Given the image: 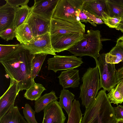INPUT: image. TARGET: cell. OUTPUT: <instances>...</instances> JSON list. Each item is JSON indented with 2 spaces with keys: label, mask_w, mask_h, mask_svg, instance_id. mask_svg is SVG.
<instances>
[{
  "label": "cell",
  "mask_w": 123,
  "mask_h": 123,
  "mask_svg": "<svg viewBox=\"0 0 123 123\" xmlns=\"http://www.w3.org/2000/svg\"><path fill=\"white\" fill-rule=\"evenodd\" d=\"M83 10L80 12L79 15V17L80 22H85L86 23L88 22L93 26H96V24L92 21L86 16L83 12Z\"/></svg>",
  "instance_id": "cell-36"
},
{
  "label": "cell",
  "mask_w": 123,
  "mask_h": 123,
  "mask_svg": "<svg viewBox=\"0 0 123 123\" xmlns=\"http://www.w3.org/2000/svg\"><path fill=\"white\" fill-rule=\"evenodd\" d=\"M83 9L101 19L106 25L109 16L106 0H84Z\"/></svg>",
  "instance_id": "cell-15"
},
{
  "label": "cell",
  "mask_w": 123,
  "mask_h": 123,
  "mask_svg": "<svg viewBox=\"0 0 123 123\" xmlns=\"http://www.w3.org/2000/svg\"><path fill=\"white\" fill-rule=\"evenodd\" d=\"M75 95L68 90L63 89L61 91L59 104L62 108L66 111L68 116L71 110L72 101Z\"/></svg>",
  "instance_id": "cell-21"
},
{
  "label": "cell",
  "mask_w": 123,
  "mask_h": 123,
  "mask_svg": "<svg viewBox=\"0 0 123 123\" xmlns=\"http://www.w3.org/2000/svg\"><path fill=\"white\" fill-rule=\"evenodd\" d=\"M0 123H28L20 114L18 107L14 106L1 119Z\"/></svg>",
  "instance_id": "cell-18"
},
{
  "label": "cell",
  "mask_w": 123,
  "mask_h": 123,
  "mask_svg": "<svg viewBox=\"0 0 123 123\" xmlns=\"http://www.w3.org/2000/svg\"><path fill=\"white\" fill-rule=\"evenodd\" d=\"M105 53L99 54L96 65L98 67L101 88L109 92L117 84L115 64L107 63L105 59Z\"/></svg>",
  "instance_id": "cell-6"
},
{
  "label": "cell",
  "mask_w": 123,
  "mask_h": 123,
  "mask_svg": "<svg viewBox=\"0 0 123 123\" xmlns=\"http://www.w3.org/2000/svg\"><path fill=\"white\" fill-rule=\"evenodd\" d=\"M108 16L123 18V0H106Z\"/></svg>",
  "instance_id": "cell-20"
},
{
  "label": "cell",
  "mask_w": 123,
  "mask_h": 123,
  "mask_svg": "<svg viewBox=\"0 0 123 123\" xmlns=\"http://www.w3.org/2000/svg\"><path fill=\"white\" fill-rule=\"evenodd\" d=\"M85 25L81 22L74 23L57 18L51 20L50 35H61L70 33H85Z\"/></svg>",
  "instance_id": "cell-9"
},
{
  "label": "cell",
  "mask_w": 123,
  "mask_h": 123,
  "mask_svg": "<svg viewBox=\"0 0 123 123\" xmlns=\"http://www.w3.org/2000/svg\"><path fill=\"white\" fill-rule=\"evenodd\" d=\"M15 9L8 3L0 7V32L12 27Z\"/></svg>",
  "instance_id": "cell-17"
},
{
  "label": "cell",
  "mask_w": 123,
  "mask_h": 123,
  "mask_svg": "<svg viewBox=\"0 0 123 123\" xmlns=\"http://www.w3.org/2000/svg\"><path fill=\"white\" fill-rule=\"evenodd\" d=\"M15 37L21 44L30 43L34 37L27 23H25L16 28Z\"/></svg>",
  "instance_id": "cell-19"
},
{
  "label": "cell",
  "mask_w": 123,
  "mask_h": 123,
  "mask_svg": "<svg viewBox=\"0 0 123 123\" xmlns=\"http://www.w3.org/2000/svg\"><path fill=\"white\" fill-rule=\"evenodd\" d=\"M107 95L111 103H113L117 105L123 102V97L122 95L114 88H112Z\"/></svg>",
  "instance_id": "cell-29"
},
{
  "label": "cell",
  "mask_w": 123,
  "mask_h": 123,
  "mask_svg": "<svg viewBox=\"0 0 123 123\" xmlns=\"http://www.w3.org/2000/svg\"><path fill=\"white\" fill-rule=\"evenodd\" d=\"M114 107L107 98L106 91L101 90L87 107L81 123H117Z\"/></svg>",
  "instance_id": "cell-2"
},
{
  "label": "cell",
  "mask_w": 123,
  "mask_h": 123,
  "mask_svg": "<svg viewBox=\"0 0 123 123\" xmlns=\"http://www.w3.org/2000/svg\"><path fill=\"white\" fill-rule=\"evenodd\" d=\"M11 6L16 9L19 7L20 6H23L27 5L29 0H5Z\"/></svg>",
  "instance_id": "cell-32"
},
{
  "label": "cell",
  "mask_w": 123,
  "mask_h": 123,
  "mask_svg": "<svg viewBox=\"0 0 123 123\" xmlns=\"http://www.w3.org/2000/svg\"><path fill=\"white\" fill-rule=\"evenodd\" d=\"M116 45L123 47V35L119 37L117 40Z\"/></svg>",
  "instance_id": "cell-39"
},
{
  "label": "cell",
  "mask_w": 123,
  "mask_h": 123,
  "mask_svg": "<svg viewBox=\"0 0 123 123\" xmlns=\"http://www.w3.org/2000/svg\"><path fill=\"white\" fill-rule=\"evenodd\" d=\"M82 80L83 83L80 87L79 97L82 105L86 108L96 98L101 88L97 65L93 68H89L83 75Z\"/></svg>",
  "instance_id": "cell-4"
},
{
  "label": "cell",
  "mask_w": 123,
  "mask_h": 123,
  "mask_svg": "<svg viewBox=\"0 0 123 123\" xmlns=\"http://www.w3.org/2000/svg\"><path fill=\"white\" fill-rule=\"evenodd\" d=\"M116 76L117 84L123 83V66L116 70Z\"/></svg>",
  "instance_id": "cell-37"
},
{
  "label": "cell",
  "mask_w": 123,
  "mask_h": 123,
  "mask_svg": "<svg viewBox=\"0 0 123 123\" xmlns=\"http://www.w3.org/2000/svg\"><path fill=\"white\" fill-rule=\"evenodd\" d=\"M122 20L121 18H117L108 17L107 20L106 25L109 27L116 28Z\"/></svg>",
  "instance_id": "cell-33"
},
{
  "label": "cell",
  "mask_w": 123,
  "mask_h": 123,
  "mask_svg": "<svg viewBox=\"0 0 123 123\" xmlns=\"http://www.w3.org/2000/svg\"><path fill=\"white\" fill-rule=\"evenodd\" d=\"M83 10L86 16L94 23L97 24H101L104 23L103 21L100 18L97 17L87 11L84 9Z\"/></svg>",
  "instance_id": "cell-35"
},
{
  "label": "cell",
  "mask_w": 123,
  "mask_h": 123,
  "mask_svg": "<svg viewBox=\"0 0 123 123\" xmlns=\"http://www.w3.org/2000/svg\"><path fill=\"white\" fill-rule=\"evenodd\" d=\"M80 33L50 35L52 46L56 52L68 50L84 38Z\"/></svg>",
  "instance_id": "cell-10"
},
{
  "label": "cell",
  "mask_w": 123,
  "mask_h": 123,
  "mask_svg": "<svg viewBox=\"0 0 123 123\" xmlns=\"http://www.w3.org/2000/svg\"><path fill=\"white\" fill-rule=\"evenodd\" d=\"M34 55L21 45L0 59L7 75L10 79L17 82L18 92L28 89L35 83L32 76L31 63Z\"/></svg>",
  "instance_id": "cell-1"
},
{
  "label": "cell",
  "mask_w": 123,
  "mask_h": 123,
  "mask_svg": "<svg viewBox=\"0 0 123 123\" xmlns=\"http://www.w3.org/2000/svg\"><path fill=\"white\" fill-rule=\"evenodd\" d=\"M58 99V98L54 91L46 93L35 101L34 106L35 111L37 113H39L43 110L51 102L57 101Z\"/></svg>",
  "instance_id": "cell-22"
},
{
  "label": "cell",
  "mask_w": 123,
  "mask_h": 123,
  "mask_svg": "<svg viewBox=\"0 0 123 123\" xmlns=\"http://www.w3.org/2000/svg\"><path fill=\"white\" fill-rule=\"evenodd\" d=\"M84 0H59L52 18L77 23L81 22L79 16L83 9Z\"/></svg>",
  "instance_id": "cell-5"
},
{
  "label": "cell",
  "mask_w": 123,
  "mask_h": 123,
  "mask_svg": "<svg viewBox=\"0 0 123 123\" xmlns=\"http://www.w3.org/2000/svg\"><path fill=\"white\" fill-rule=\"evenodd\" d=\"M101 35L98 30H88L83 34L84 38L68 50L75 56H88L98 60L100 51L102 49Z\"/></svg>",
  "instance_id": "cell-3"
},
{
  "label": "cell",
  "mask_w": 123,
  "mask_h": 123,
  "mask_svg": "<svg viewBox=\"0 0 123 123\" xmlns=\"http://www.w3.org/2000/svg\"><path fill=\"white\" fill-rule=\"evenodd\" d=\"M21 44L0 45V59L5 57L17 49Z\"/></svg>",
  "instance_id": "cell-30"
},
{
  "label": "cell",
  "mask_w": 123,
  "mask_h": 123,
  "mask_svg": "<svg viewBox=\"0 0 123 123\" xmlns=\"http://www.w3.org/2000/svg\"><path fill=\"white\" fill-rule=\"evenodd\" d=\"M24 117L28 123H38L35 118L36 113L29 105L26 103L23 109Z\"/></svg>",
  "instance_id": "cell-28"
},
{
  "label": "cell",
  "mask_w": 123,
  "mask_h": 123,
  "mask_svg": "<svg viewBox=\"0 0 123 123\" xmlns=\"http://www.w3.org/2000/svg\"><path fill=\"white\" fill-rule=\"evenodd\" d=\"M46 89L42 84L35 83L26 90L24 96L26 99L32 101H36L39 98L43 92Z\"/></svg>",
  "instance_id": "cell-25"
},
{
  "label": "cell",
  "mask_w": 123,
  "mask_h": 123,
  "mask_svg": "<svg viewBox=\"0 0 123 123\" xmlns=\"http://www.w3.org/2000/svg\"><path fill=\"white\" fill-rule=\"evenodd\" d=\"M115 29L117 30L123 32V18L122 19L118 26Z\"/></svg>",
  "instance_id": "cell-40"
},
{
  "label": "cell",
  "mask_w": 123,
  "mask_h": 123,
  "mask_svg": "<svg viewBox=\"0 0 123 123\" xmlns=\"http://www.w3.org/2000/svg\"><path fill=\"white\" fill-rule=\"evenodd\" d=\"M18 93L17 82L10 79V83L8 88L0 97V119L14 106L15 99Z\"/></svg>",
  "instance_id": "cell-12"
},
{
  "label": "cell",
  "mask_w": 123,
  "mask_h": 123,
  "mask_svg": "<svg viewBox=\"0 0 123 123\" xmlns=\"http://www.w3.org/2000/svg\"><path fill=\"white\" fill-rule=\"evenodd\" d=\"M43 110L42 123H64L66 117L57 101L51 102Z\"/></svg>",
  "instance_id": "cell-13"
},
{
  "label": "cell",
  "mask_w": 123,
  "mask_h": 123,
  "mask_svg": "<svg viewBox=\"0 0 123 123\" xmlns=\"http://www.w3.org/2000/svg\"><path fill=\"white\" fill-rule=\"evenodd\" d=\"M31 12V7L27 5L20 6L15 9L13 27L17 28L25 22Z\"/></svg>",
  "instance_id": "cell-24"
},
{
  "label": "cell",
  "mask_w": 123,
  "mask_h": 123,
  "mask_svg": "<svg viewBox=\"0 0 123 123\" xmlns=\"http://www.w3.org/2000/svg\"><path fill=\"white\" fill-rule=\"evenodd\" d=\"M47 55L44 54L34 55L31 63L32 76L33 80L39 74Z\"/></svg>",
  "instance_id": "cell-27"
},
{
  "label": "cell",
  "mask_w": 123,
  "mask_h": 123,
  "mask_svg": "<svg viewBox=\"0 0 123 123\" xmlns=\"http://www.w3.org/2000/svg\"><path fill=\"white\" fill-rule=\"evenodd\" d=\"M21 45L31 55L44 54L56 55L51 44L49 32L34 37L29 43Z\"/></svg>",
  "instance_id": "cell-7"
},
{
  "label": "cell",
  "mask_w": 123,
  "mask_h": 123,
  "mask_svg": "<svg viewBox=\"0 0 123 123\" xmlns=\"http://www.w3.org/2000/svg\"><path fill=\"white\" fill-rule=\"evenodd\" d=\"M105 59L107 63L110 64L123 62V47L116 45L109 52L105 54Z\"/></svg>",
  "instance_id": "cell-23"
},
{
  "label": "cell",
  "mask_w": 123,
  "mask_h": 123,
  "mask_svg": "<svg viewBox=\"0 0 123 123\" xmlns=\"http://www.w3.org/2000/svg\"><path fill=\"white\" fill-rule=\"evenodd\" d=\"M115 116L118 120L123 121V106L119 105L114 107Z\"/></svg>",
  "instance_id": "cell-34"
},
{
  "label": "cell",
  "mask_w": 123,
  "mask_h": 123,
  "mask_svg": "<svg viewBox=\"0 0 123 123\" xmlns=\"http://www.w3.org/2000/svg\"><path fill=\"white\" fill-rule=\"evenodd\" d=\"M48 69L56 73L58 71L66 70L79 67L83 63L82 59L74 55L61 56L56 55L47 60Z\"/></svg>",
  "instance_id": "cell-8"
},
{
  "label": "cell",
  "mask_w": 123,
  "mask_h": 123,
  "mask_svg": "<svg viewBox=\"0 0 123 123\" xmlns=\"http://www.w3.org/2000/svg\"><path fill=\"white\" fill-rule=\"evenodd\" d=\"M59 0H35L31 7L33 13L51 20Z\"/></svg>",
  "instance_id": "cell-14"
},
{
  "label": "cell",
  "mask_w": 123,
  "mask_h": 123,
  "mask_svg": "<svg viewBox=\"0 0 123 123\" xmlns=\"http://www.w3.org/2000/svg\"><path fill=\"white\" fill-rule=\"evenodd\" d=\"M117 123H123V121L121 120H119Z\"/></svg>",
  "instance_id": "cell-41"
},
{
  "label": "cell",
  "mask_w": 123,
  "mask_h": 123,
  "mask_svg": "<svg viewBox=\"0 0 123 123\" xmlns=\"http://www.w3.org/2000/svg\"><path fill=\"white\" fill-rule=\"evenodd\" d=\"M16 28L13 27L0 32V37L6 41L12 40L16 37Z\"/></svg>",
  "instance_id": "cell-31"
},
{
  "label": "cell",
  "mask_w": 123,
  "mask_h": 123,
  "mask_svg": "<svg viewBox=\"0 0 123 123\" xmlns=\"http://www.w3.org/2000/svg\"><path fill=\"white\" fill-rule=\"evenodd\" d=\"M25 23L29 25L34 37L50 33L51 20L46 19L31 11Z\"/></svg>",
  "instance_id": "cell-11"
},
{
  "label": "cell",
  "mask_w": 123,
  "mask_h": 123,
  "mask_svg": "<svg viewBox=\"0 0 123 123\" xmlns=\"http://www.w3.org/2000/svg\"><path fill=\"white\" fill-rule=\"evenodd\" d=\"M114 88L120 92L123 97V83H118Z\"/></svg>",
  "instance_id": "cell-38"
},
{
  "label": "cell",
  "mask_w": 123,
  "mask_h": 123,
  "mask_svg": "<svg viewBox=\"0 0 123 123\" xmlns=\"http://www.w3.org/2000/svg\"><path fill=\"white\" fill-rule=\"evenodd\" d=\"M79 72L78 69H70L61 72L58 78L59 84L63 89L79 86L80 80Z\"/></svg>",
  "instance_id": "cell-16"
},
{
  "label": "cell",
  "mask_w": 123,
  "mask_h": 123,
  "mask_svg": "<svg viewBox=\"0 0 123 123\" xmlns=\"http://www.w3.org/2000/svg\"><path fill=\"white\" fill-rule=\"evenodd\" d=\"M80 107L79 101L74 99L67 123H81L83 117Z\"/></svg>",
  "instance_id": "cell-26"
}]
</instances>
